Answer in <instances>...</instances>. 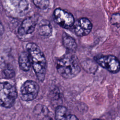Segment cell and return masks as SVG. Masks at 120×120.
Returning <instances> with one entry per match:
<instances>
[{"label":"cell","instance_id":"11","mask_svg":"<svg viewBox=\"0 0 120 120\" xmlns=\"http://www.w3.org/2000/svg\"><path fill=\"white\" fill-rule=\"evenodd\" d=\"M38 32L43 36H50L52 33V27L49 22L45 20L41 22L38 28Z\"/></svg>","mask_w":120,"mask_h":120},{"label":"cell","instance_id":"16","mask_svg":"<svg viewBox=\"0 0 120 120\" xmlns=\"http://www.w3.org/2000/svg\"><path fill=\"white\" fill-rule=\"evenodd\" d=\"M3 74L7 78H12L15 75V73L13 70L8 68L4 70Z\"/></svg>","mask_w":120,"mask_h":120},{"label":"cell","instance_id":"15","mask_svg":"<svg viewBox=\"0 0 120 120\" xmlns=\"http://www.w3.org/2000/svg\"><path fill=\"white\" fill-rule=\"evenodd\" d=\"M111 22L112 24L117 27H120V14H113L111 19Z\"/></svg>","mask_w":120,"mask_h":120},{"label":"cell","instance_id":"4","mask_svg":"<svg viewBox=\"0 0 120 120\" xmlns=\"http://www.w3.org/2000/svg\"><path fill=\"white\" fill-rule=\"evenodd\" d=\"M39 86L35 82L28 80L24 82L20 89V97L25 101H31L35 99L38 95Z\"/></svg>","mask_w":120,"mask_h":120},{"label":"cell","instance_id":"8","mask_svg":"<svg viewBox=\"0 0 120 120\" xmlns=\"http://www.w3.org/2000/svg\"><path fill=\"white\" fill-rule=\"evenodd\" d=\"M37 19L34 17H28L24 19L19 27L18 33L19 35L23 36L32 33L36 27Z\"/></svg>","mask_w":120,"mask_h":120},{"label":"cell","instance_id":"7","mask_svg":"<svg viewBox=\"0 0 120 120\" xmlns=\"http://www.w3.org/2000/svg\"><path fill=\"white\" fill-rule=\"evenodd\" d=\"M92 25L87 18H81L74 23V31L78 36L82 37L87 35L91 31Z\"/></svg>","mask_w":120,"mask_h":120},{"label":"cell","instance_id":"5","mask_svg":"<svg viewBox=\"0 0 120 120\" xmlns=\"http://www.w3.org/2000/svg\"><path fill=\"white\" fill-rule=\"evenodd\" d=\"M95 60L102 68L110 72L116 73L120 69V62L113 55H103L95 57Z\"/></svg>","mask_w":120,"mask_h":120},{"label":"cell","instance_id":"18","mask_svg":"<svg viewBox=\"0 0 120 120\" xmlns=\"http://www.w3.org/2000/svg\"><path fill=\"white\" fill-rule=\"evenodd\" d=\"M92 120H102L99 119H93Z\"/></svg>","mask_w":120,"mask_h":120},{"label":"cell","instance_id":"2","mask_svg":"<svg viewBox=\"0 0 120 120\" xmlns=\"http://www.w3.org/2000/svg\"><path fill=\"white\" fill-rule=\"evenodd\" d=\"M56 68L58 72L66 79H72L81 71L76 57L69 53L66 54L57 60Z\"/></svg>","mask_w":120,"mask_h":120},{"label":"cell","instance_id":"10","mask_svg":"<svg viewBox=\"0 0 120 120\" xmlns=\"http://www.w3.org/2000/svg\"><path fill=\"white\" fill-rule=\"evenodd\" d=\"M62 42L64 46L68 50L71 51H75L77 45L75 40L71 36L64 33L62 37Z\"/></svg>","mask_w":120,"mask_h":120},{"label":"cell","instance_id":"17","mask_svg":"<svg viewBox=\"0 0 120 120\" xmlns=\"http://www.w3.org/2000/svg\"><path fill=\"white\" fill-rule=\"evenodd\" d=\"M66 120H79V119L74 114H68Z\"/></svg>","mask_w":120,"mask_h":120},{"label":"cell","instance_id":"1","mask_svg":"<svg viewBox=\"0 0 120 120\" xmlns=\"http://www.w3.org/2000/svg\"><path fill=\"white\" fill-rule=\"evenodd\" d=\"M26 50L29 54L31 66L38 80L44 81L46 69V60L44 53L34 43L27 44Z\"/></svg>","mask_w":120,"mask_h":120},{"label":"cell","instance_id":"14","mask_svg":"<svg viewBox=\"0 0 120 120\" xmlns=\"http://www.w3.org/2000/svg\"><path fill=\"white\" fill-rule=\"evenodd\" d=\"M34 4L38 8L45 9L50 4V0H32Z\"/></svg>","mask_w":120,"mask_h":120},{"label":"cell","instance_id":"12","mask_svg":"<svg viewBox=\"0 0 120 120\" xmlns=\"http://www.w3.org/2000/svg\"><path fill=\"white\" fill-rule=\"evenodd\" d=\"M11 4L18 12L26 11L28 8V3L26 0H9Z\"/></svg>","mask_w":120,"mask_h":120},{"label":"cell","instance_id":"9","mask_svg":"<svg viewBox=\"0 0 120 120\" xmlns=\"http://www.w3.org/2000/svg\"><path fill=\"white\" fill-rule=\"evenodd\" d=\"M19 67L24 71L29 70L31 65L30 55L28 52H23L20 53L18 59Z\"/></svg>","mask_w":120,"mask_h":120},{"label":"cell","instance_id":"6","mask_svg":"<svg viewBox=\"0 0 120 120\" xmlns=\"http://www.w3.org/2000/svg\"><path fill=\"white\" fill-rule=\"evenodd\" d=\"M53 17L55 22L65 29H69L74 25L75 22L72 14L60 8L54 10Z\"/></svg>","mask_w":120,"mask_h":120},{"label":"cell","instance_id":"3","mask_svg":"<svg viewBox=\"0 0 120 120\" xmlns=\"http://www.w3.org/2000/svg\"><path fill=\"white\" fill-rule=\"evenodd\" d=\"M17 97L15 87L7 82H1L0 85V103L6 108H10L15 104Z\"/></svg>","mask_w":120,"mask_h":120},{"label":"cell","instance_id":"13","mask_svg":"<svg viewBox=\"0 0 120 120\" xmlns=\"http://www.w3.org/2000/svg\"><path fill=\"white\" fill-rule=\"evenodd\" d=\"M68 114L67 108L62 105L57 107L55 112V118L56 120H66Z\"/></svg>","mask_w":120,"mask_h":120}]
</instances>
